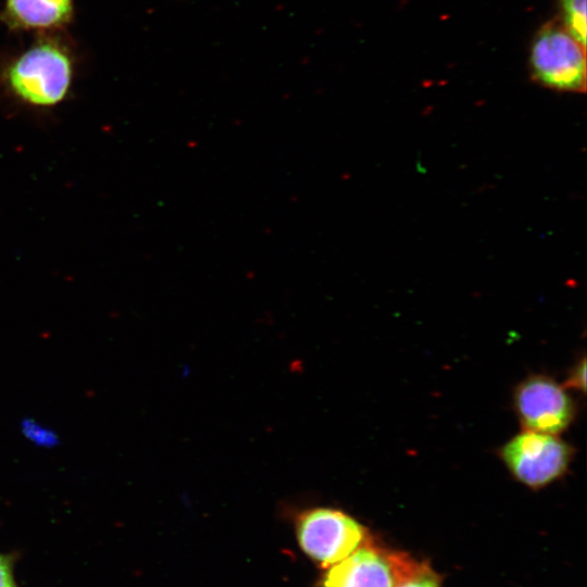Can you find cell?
Masks as SVG:
<instances>
[{"instance_id": "3957f363", "label": "cell", "mask_w": 587, "mask_h": 587, "mask_svg": "<svg viewBox=\"0 0 587 587\" xmlns=\"http://www.w3.org/2000/svg\"><path fill=\"white\" fill-rule=\"evenodd\" d=\"M586 48L561 24L551 21L535 35L529 51L533 79L557 91L584 92Z\"/></svg>"}, {"instance_id": "30bf717a", "label": "cell", "mask_w": 587, "mask_h": 587, "mask_svg": "<svg viewBox=\"0 0 587 587\" xmlns=\"http://www.w3.org/2000/svg\"><path fill=\"white\" fill-rule=\"evenodd\" d=\"M17 555L0 552V587H18L14 575Z\"/></svg>"}, {"instance_id": "7a4b0ae2", "label": "cell", "mask_w": 587, "mask_h": 587, "mask_svg": "<svg viewBox=\"0 0 587 587\" xmlns=\"http://www.w3.org/2000/svg\"><path fill=\"white\" fill-rule=\"evenodd\" d=\"M295 532L301 550L326 569L370 539L367 529L354 517L329 507L299 511L295 519Z\"/></svg>"}, {"instance_id": "9c48e42d", "label": "cell", "mask_w": 587, "mask_h": 587, "mask_svg": "<svg viewBox=\"0 0 587 587\" xmlns=\"http://www.w3.org/2000/svg\"><path fill=\"white\" fill-rule=\"evenodd\" d=\"M397 587H440L439 578L428 566L422 565L412 576Z\"/></svg>"}, {"instance_id": "ba28073f", "label": "cell", "mask_w": 587, "mask_h": 587, "mask_svg": "<svg viewBox=\"0 0 587 587\" xmlns=\"http://www.w3.org/2000/svg\"><path fill=\"white\" fill-rule=\"evenodd\" d=\"M561 24L586 48V0H559Z\"/></svg>"}, {"instance_id": "52a82bcc", "label": "cell", "mask_w": 587, "mask_h": 587, "mask_svg": "<svg viewBox=\"0 0 587 587\" xmlns=\"http://www.w3.org/2000/svg\"><path fill=\"white\" fill-rule=\"evenodd\" d=\"M73 14V0H7L4 22L12 28L45 29L66 24Z\"/></svg>"}, {"instance_id": "7c38bea8", "label": "cell", "mask_w": 587, "mask_h": 587, "mask_svg": "<svg viewBox=\"0 0 587 587\" xmlns=\"http://www.w3.org/2000/svg\"><path fill=\"white\" fill-rule=\"evenodd\" d=\"M26 434L30 436L32 439L36 440L39 444H50L53 442L54 436L48 435L47 430L41 429L35 425L26 426Z\"/></svg>"}, {"instance_id": "8fae6325", "label": "cell", "mask_w": 587, "mask_h": 587, "mask_svg": "<svg viewBox=\"0 0 587 587\" xmlns=\"http://www.w3.org/2000/svg\"><path fill=\"white\" fill-rule=\"evenodd\" d=\"M565 389H575L580 392L586 390V359L583 357L571 369L567 374L566 379L562 384Z\"/></svg>"}, {"instance_id": "277c9868", "label": "cell", "mask_w": 587, "mask_h": 587, "mask_svg": "<svg viewBox=\"0 0 587 587\" xmlns=\"http://www.w3.org/2000/svg\"><path fill=\"white\" fill-rule=\"evenodd\" d=\"M573 455L572 446L558 435L526 429L499 449V457L512 477L534 490L563 477Z\"/></svg>"}, {"instance_id": "5b68a950", "label": "cell", "mask_w": 587, "mask_h": 587, "mask_svg": "<svg viewBox=\"0 0 587 587\" xmlns=\"http://www.w3.org/2000/svg\"><path fill=\"white\" fill-rule=\"evenodd\" d=\"M422 565L404 553L376 547L369 539L328 566L319 587H397Z\"/></svg>"}, {"instance_id": "6da1fadb", "label": "cell", "mask_w": 587, "mask_h": 587, "mask_svg": "<svg viewBox=\"0 0 587 587\" xmlns=\"http://www.w3.org/2000/svg\"><path fill=\"white\" fill-rule=\"evenodd\" d=\"M5 78L12 93L23 103L53 107L65 99L71 88L72 60L60 43L41 41L8 67Z\"/></svg>"}, {"instance_id": "8992f818", "label": "cell", "mask_w": 587, "mask_h": 587, "mask_svg": "<svg viewBox=\"0 0 587 587\" xmlns=\"http://www.w3.org/2000/svg\"><path fill=\"white\" fill-rule=\"evenodd\" d=\"M513 407L523 429L559 435L573 422L575 402L566 389L546 375H530L513 391Z\"/></svg>"}]
</instances>
